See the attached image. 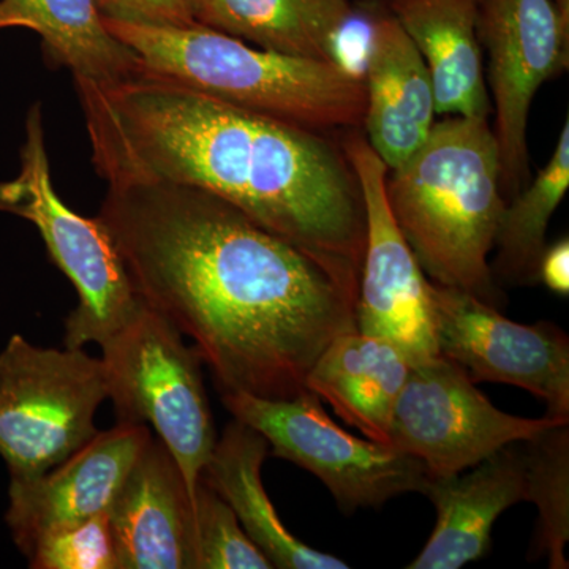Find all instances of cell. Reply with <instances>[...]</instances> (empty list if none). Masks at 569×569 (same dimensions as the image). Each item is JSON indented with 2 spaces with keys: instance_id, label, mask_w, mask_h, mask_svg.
Wrapping results in <instances>:
<instances>
[{
  "instance_id": "6da1fadb",
  "label": "cell",
  "mask_w": 569,
  "mask_h": 569,
  "mask_svg": "<svg viewBox=\"0 0 569 569\" xmlns=\"http://www.w3.org/2000/svg\"><path fill=\"white\" fill-rule=\"evenodd\" d=\"M137 295L194 342L220 392L290 399L329 343L356 331V296L216 194L108 183L100 209Z\"/></svg>"
},
{
  "instance_id": "7a4b0ae2",
  "label": "cell",
  "mask_w": 569,
  "mask_h": 569,
  "mask_svg": "<svg viewBox=\"0 0 569 569\" xmlns=\"http://www.w3.org/2000/svg\"><path fill=\"white\" fill-rule=\"evenodd\" d=\"M74 86L92 163L107 183H181L216 194L358 296L366 203L342 142L146 67L114 84Z\"/></svg>"
},
{
  "instance_id": "3957f363",
  "label": "cell",
  "mask_w": 569,
  "mask_h": 569,
  "mask_svg": "<svg viewBox=\"0 0 569 569\" xmlns=\"http://www.w3.org/2000/svg\"><path fill=\"white\" fill-rule=\"evenodd\" d=\"M389 211L430 282L500 306L489 254L508 200L489 119L449 116L385 181Z\"/></svg>"
},
{
  "instance_id": "277c9868",
  "label": "cell",
  "mask_w": 569,
  "mask_h": 569,
  "mask_svg": "<svg viewBox=\"0 0 569 569\" xmlns=\"http://www.w3.org/2000/svg\"><path fill=\"white\" fill-rule=\"evenodd\" d=\"M103 21L146 69L220 102L320 133L365 123V78L348 63L260 50L198 22L176 28Z\"/></svg>"
},
{
  "instance_id": "5b68a950",
  "label": "cell",
  "mask_w": 569,
  "mask_h": 569,
  "mask_svg": "<svg viewBox=\"0 0 569 569\" xmlns=\"http://www.w3.org/2000/svg\"><path fill=\"white\" fill-rule=\"evenodd\" d=\"M99 346L118 422L156 429L193 501L217 441L200 353L142 299L132 318Z\"/></svg>"
},
{
  "instance_id": "8992f818",
  "label": "cell",
  "mask_w": 569,
  "mask_h": 569,
  "mask_svg": "<svg viewBox=\"0 0 569 569\" xmlns=\"http://www.w3.org/2000/svg\"><path fill=\"white\" fill-rule=\"evenodd\" d=\"M0 212L36 224L51 260L77 290L78 307L66 320V348L99 346L132 318L141 299L107 224L74 212L56 192L40 103L26 118L20 173L0 182Z\"/></svg>"
},
{
  "instance_id": "52a82bcc",
  "label": "cell",
  "mask_w": 569,
  "mask_h": 569,
  "mask_svg": "<svg viewBox=\"0 0 569 569\" xmlns=\"http://www.w3.org/2000/svg\"><path fill=\"white\" fill-rule=\"evenodd\" d=\"M107 399L102 359L11 336L0 353V458L10 479L39 478L88 445Z\"/></svg>"
},
{
  "instance_id": "ba28073f",
  "label": "cell",
  "mask_w": 569,
  "mask_h": 569,
  "mask_svg": "<svg viewBox=\"0 0 569 569\" xmlns=\"http://www.w3.org/2000/svg\"><path fill=\"white\" fill-rule=\"evenodd\" d=\"M223 406L268 440L269 455L305 468L332 493L347 515L378 508L395 497L425 488L426 467L391 445L351 436L326 413L312 391L290 399H261L220 392Z\"/></svg>"
},
{
  "instance_id": "9c48e42d",
  "label": "cell",
  "mask_w": 569,
  "mask_h": 569,
  "mask_svg": "<svg viewBox=\"0 0 569 569\" xmlns=\"http://www.w3.org/2000/svg\"><path fill=\"white\" fill-rule=\"evenodd\" d=\"M557 425L548 417L498 410L462 367L437 355L411 366L392 415L389 445L417 458L429 477L443 478Z\"/></svg>"
},
{
  "instance_id": "30bf717a",
  "label": "cell",
  "mask_w": 569,
  "mask_h": 569,
  "mask_svg": "<svg viewBox=\"0 0 569 569\" xmlns=\"http://www.w3.org/2000/svg\"><path fill=\"white\" fill-rule=\"evenodd\" d=\"M478 39L488 52L486 84L508 200L529 182L531 103L545 82L568 69L569 24L552 0H479Z\"/></svg>"
},
{
  "instance_id": "8fae6325",
  "label": "cell",
  "mask_w": 569,
  "mask_h": 569,
  "mask_svg": "<svg viewBox=\"0 0 569 569\" xmlns=\"http://www.w3.org/2000/svg\"><path fill=\"white\" fill-rule=\"evenodd\" d=\"M438 353L466 370L473 383L526 389L546 417L569 425V339L550 321L522 325L477 296L429 280Z\"/></svg>"
},
{
  "instance_id": "7c38bea8",
  "label": "cell",
  "mask_w": 569,
  "mask_h": 569,
  "mask_svg": "<svg viewBox=\"0 0 569 569\" xmlns=\"http://www.w3.org/2000/svg\"><path fill=\"white\" fill-rule=\"evenodd\" d=\"M342 148L361 182L366 249L356 298L359 332L388 340L411 366L438 353L430 316L429 279L395 222L385 192L388 167L358 129Z\"/></svg>"
},
{
  "instance_id": "4fadbf2b",
  "label": "cell",
  "mask_w": 569,
  "mask_h": 569,
  "mask_svg": "<svg viewBox=\"0 0 569 569\" xmlns=\"http://www.w3.org/2000/svg\"><path fill=\"white\" fill-rule=\"evenodd\" d=\"M151 437L148 426L116 422L48 473L10 479L6 522L21 553L47 531L110 511Z\"/></svg>"
},
{
  "instance_id": "5bb4252c",
  "label": "cell",
  "mask_w": 569,
  "mask_h": 569,
  "mask_svg": "<svg viewBox=\"0 0 569 569\" xmlns=\"http://www.w3.org/2000/svg\"><path fill=\"white\" fill-rule=\"evenodd\" d=\"M365 14L366 114L370 148L396 170L425 144L437 122L432 77L421 52L383 3Z\"/></svg>"
},
{
  "instance_id": "9a60e30c",
  "label": "cell",
  "mask_w": 569,
  "mask_h": 569,
  "mask_svg": "<svg viewBox=\"0 0 569 569\" xmlns=\"http://www.w3.org/2000/svg\"><path fill=\"white\" fill-rule=\"evenodd\" d=\"M108 515L119 569H193V501L162 441L149 438Z\"/></svg>"
},
{
  "instance_id": "2e32d148",
  "label": "cell",
  "mask_w": 569,
  "mask_h": 569,
  "mask_svg": "<svg viewBox=\"0 0 569 569\" xmlns=\"http://www.w3.org/2000/svg\"><path fill=\"white\" fill-rule=\"evenodd\" d=\"M422 496L436 507L429 541L410 569H459L488 556L497 519L526 501V468L519 443L451 477L427 478Z\"/></svg>"
},
{
  "instance_id": "e0dca14e",
  "label": "cell",
  "mask_w": 569,
  "mask_h": 569,
  "mask_svg": "<svg viewBox=\"0 0 569 569\" xmlns=\"http://www.w3.org/2000/svg\"><path fill=\"white\" fill-rule=\"evenodd\" d=\"M421 52L438 116L489 119L492 103L478 39L479 0H383Z\"/></svg>"
},
{
  "instance_id": "ac0fdd59",
  "label": "cell",
  "mask_w": 569,
  "mask_h": 569,
  "mask_svg": "<svg viewBox=\"0 0 569 569\" xmlns=\"http://www.w3.org/2000/svg\"><path fill=\"white\" fill-rule=\"evenodd\" d=\"M269 456L268 440L233 419L217 438L201 481L227 501L247 537L280 569H347V561L309 548L284 527L266 493L261 467Z\"/></svg>"
},
{
  "instance_id": "d6986e66",
  "label": "cell",
  "mask_w": 569,
  "mask_h": 569,
  "mask_svg": "<svg viewBox=\"0 0 569 569\" xmlns=\"http://www.w3.org/2000/svg\"><path fill=\"white\" fill-rule=\"evenodd\" d=\"M410 370L399 348L356 329L329 343L306 388L366 438L389 445L392 415Z\"/></svg>"
},
{
  "instance_id": "ffe728a7",
  "label": "cell",
  "mask_w": 569,
  "mask_h": 569,
  "mask_svg": "<svg viewBox=\"0 0 569 569\" xmlns=\"http://www.w3.org/2000/svg\"><path fill=\"white\" fill-rule=\"evenodd\" d=\"M353 9L351 0H201L193 18L260 50L347 63L340 51Z\"/></svg>"
},
{
  "instance_id": "44dd1931",
  "label": "cell",
  "mask_w": 569,
  "mask_h": 569,
  "mask_svg": "<svg viewBox=\"0 0 569 569\" xmlns=\"http://www.w3.org/2000/svg\"><path fill=\"white\" fill-rule=\"evenodd\" d=\"M26 29L40 37L54 66L74 82L107 86L140 73V56L116 39L96 0H0V31Z\"/></svg>"
},
{
  "instance_id": "7402d4cb",
  "label": "cell",
  "mask_w": 569,
  "mask_h": 569,
  "mask_svg": "<svg viewBox=\"0 0 569 569\" xmlns=\"http://www.w3.org/2000/svg\"><path fill=\"white\" fill-rule=\"evenodd\" d=\"M569 187V119L557 140L549 162L535 181L523 187L505 206L498 224L492 276L508 284L537 282L539 258L553 213Z\"/></svg>"
},
{
  "instance_id": "603a6c76",
  "label": "cell",
  "mask_w": 569,
  "mask_h": 569,
  "mask_svg": "<svg viewBox=\"0 0 569 569\" xmlns=\"http://www.w3.org/2000/svg\"><path fill=\"white\" fill-rule=\"evenodd\" d=\"M526 468V501L538 508L533 553L549 568L567 569L569 539V426L557 425L520 441Z\"/></svg>"
},
{
  "instance_id": "cb8c5ba5",
  "label": "cell",
  "mask_w": 569,
  "mask_h": 569,
  "mask_svg": "<svg viewBox=\"0 0 569 569\" xmlns=\"http://www.w3.org/2000/svg\"><path fill=\"white\" fill-rule=\"evenodd\" d=\"M193 569H271V561L247 537L233 509L204 481L193 500Z\"/></svg>"
},
{
  "instance_id": "d4e9b609",
  "label": "cell",
  "mask_w": 569,
  "mask_h": 569,
  "mask_svg": "<svg viewBox=\"0 0 569 569\" xmlns=\"http://www.w3.org/2000/svg\"><path fill=\"white\" fill-rule=\"evenodd\" d=\"M33 569H119L110 515L47 531L26 553Z\"/></svg>"
},
{
  "instance_id": "484cf974",
  "label": "cell",
  "mask_w": 569,
  "mask_h": 569,
  "mask_svg": "<svg viewBox=\"0 0 569 569\" xmlns=\"http://www.w3.org/2000/svg\"><path fill=\"white\" fill-rule=\"evenodd\" d=\"M96 6L104 20L176 28L197 22L186 0H96Z\"/></svg>"
},
{
  "instance_id": "4316f807",
  "label": "cell",
  "mask_w": 569,
  "mask_h": 569,
  "mask_svg": "<svg viewBox=\"0 0 569 569\" xmlns=\"http://www.w3.org/2000/svg\"><path fill=\"white\" fill-rule=\"evenodd\" d=\"M537 282L559 296L569 295V241L561 238L546 246L538 261Z\"/></svg>"
},
{
  "instance_id": "83f0119b",
  "label": "cell",
  "mask_w": 569,
  "mask_h": 569,
  "mask_svg": "<svg viewBox=\"0 0 569 569\" xmlns=\"http://www.w3.org/2000/svg\"><path fill=\"white\" fill-rule=\"evenodd\" d=\"M200 2H201V0H186L187 6H189L190 10H192V14H193V10L197 9L198 3H200Z\"/></svg>"
}]
</instances>
